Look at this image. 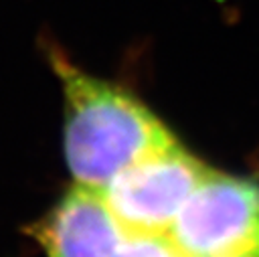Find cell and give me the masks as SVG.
I'll list each match as a JSON object with an SVG mask.
<instances>
[{"label":"cell","instance_id":"6da1fadb","mask_svg":"<svg viewBox=\"0 0 259 257\" xmlns=\"http://www.w3.org/2000/svg\"><path fill=\"white\" fill-rule=\"evenodd\" d=\"M47 59L63 93L65 162L75 184L101 190L132 162L176 142L130 89L85 71L55 45Z\"/></svg>","mask_w":259,"mask_h":257},{"label":"cell","instance_id":"5b68a950","mask_svg":"<svg viewBox=\"0 0 259 257\" xmlns=\"http://www.w3.org/2000/svg\"><path fill=\"white\" fill-rule=\"evenodd\" d=\"M113 257H184L168 233H125Z\"/></svg>","mask_w":259,"mask_h":257},{"label":"cell","instance_id":"3957f363","mask_svg":"<svg viewBox=\"0 0 259 257\" xmlns=\"http://www.w3.org/2000/svg\"><path fill=\"white\" fill-rule=\"evenodd\" d=\"M208 170L176 140L119 170L99 192L125 233H168Z\"/></svg>","mask_w":259,"mask_h":257},{"label":"cell","instance_id":"277c9868","mask_svg":"<svg viewBox=\"0 0 259 257\" xmlns=\"http://www.w3.org/2000/svg\"><path fill=\"white\" fill-rule=\"evenodd\" d=\"M30 235L47 257H113L125 231L99 190L73 182Z\"/></svg>","mask_w":259,"mask_h":257},{"label":"cell","instance_id":"8992f818","mask_svg":"<svg viewBox=\"0 0 259 257\" xmlns=\"http://www.w3.org/2000/svg\"><path fill=\"white\" fill-rule=\"evenodd\" d=\"M249 257H259V255H249Z\"/></svg>","mask_w":259,"mask_h":257},{"label":"cell","instance_id":"7a4b0ae2","mask_svg":"<svg viewBox=\"0 0 259 257\" xmlns=\"http://www.w3.org/2000/svg\"><path fill=\"white\" fill-rule=\"evenodd\" d=\"M168 235L184 257L259 255V184L208 170Z\"/></svg>","mask_w":259,"mask_h":257}]
</instances>
